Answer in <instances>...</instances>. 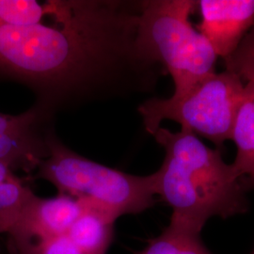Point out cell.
<instances>
[{
  "label": "cell",
  "instance_id": "cell-13",
  "mask_svg": "<svg viewBox=\"0 0 254 254\" xmlns=\"http://www.w3.org/2000/svg\"><path fill=\"white\" fill-rule=\"evenodd\" d=\"M13 254H84L65 236L51 237L9 236Z\"/></svg>",
  "mask_w": 254,
  "mask_h": 254
},
{
  "label": "cell",
  "instance_id": "cell-5",
  "mask_svg": "<svg viewBox=\"0 0 254 254\" xmlns=\"http://www.w3.org/2000/svg\"><path fill=\"white\" fill-rule=\"evenodd\" d=\"M245 85L230 71L210 73L187 91L170 98L153 97L138 107L148 133L154 135L165 120H172L218 147L231 139Z\"/></svg>",
  "mask_w": 254,
  "mask_h": 254
},
{
  "label": "cell",
  "instance_id": "cell-8",
  "mask_svg": "<svg viewBox=\"0 0 254 254\" xmlns=\"http://www.w3.org/2000/svg\"><path fill=\"white\" fill-rule=\"evenodd\" d=\"M83 212L80 200L59 193L52 198L35 195L29 201L9 236L51 237L68 234Z\"/></svg>",
  "mask_w": 254,
  "mask_h": 254
},
{
  "label": "cell",
  "instance_id": "cell-1",
  "mask_svg": "<svg viewBox=\"0 0 254 254\" xmlns=\"http://www.w3.org/2000/svg\"><path fill=\"white\" fill-rule=\"evenodd\" d=\"M141 1L57 0L45 20L0 26V79L26 86L56 116L154 89L162 67L137 46Z\"/></svg>",
  "mask_w": 254,
  "mask_h": 254
},
{
  "label": "cell",
  "instance_id": "cell-6",
  "mask_svg": "<svg viewBox=\"0 0 254 254\" xmlns=\"http://www.w3.org/2000/svg\"><path fill=\"white\" fill-rule=\"evenodd\" d=\"M54 115L37 105L18 115L0 113V161L31 173L49 156Z\"/></svg>",
  "mask_w": 254,
  "mask_h": 254
},
{
  "label": "cell",
  "instance_id": "cell-15",
  "mask_svg": "<svg viewBox=\"0 0 254 254\" xmlns=\"http://www.w3.org/2000/svg\"><path fill=\"white\" fill-rule=\"evenodd\" d=\"M254 254V251H253V253H252V254Z\"/></svg>",
  "mask_w": 254,
  "mask_h": 254
},
{
  "label": "cell",
  "instance_id": "cell-4",
  "mask_svg": "<svg viewBox=\"0 0 254 254\" xmlns=\"http://www.w3.org/2000/svg\"><path fill=\"white\" fill-rule=\"evenodd\" d=\"M192 0L141 1L137 46L146 60L172 75L174 94L187 91L215 72L218 55L192 26Z\"/></svg>",
  "mask_w": 254,
  "mask_h": 254
},
{
  "label": "cell",
  "instance_id": "cell-11",
  "mask_svg": "<svg viewBox=\"0 0 254 254\" xmlns=\"http://www.w3.org/2000/svg\"><path fill=\"white\" fill-rule=\"evenodd\" d=\"M34 196L30 187L0 161V235L14 228Z\"/></svg>",
  "mask_w": 254,
  "mask_h": 254
},
{
  "label": "cell",
  "instance_id": "cell-16",
  "mask_svg": "<svg viewBox=\"0 0 254 254\" xmlns=\"http://www.w3.org/2000/svg\"><path fill=\"white\" fill-rule=\"evenodd\" d=\"M11 254H12V253H11Z\"/></svg>",
  "mask_w": 254,
  "mask_h": 254
},
{
  "label": "cell",
  "instance_id": "cell-7",
  "mask_svg": "<svg viewBox=\"0 0 254 254\" xmlns=\"http://www.w3.org/2000/svg\"><path fill=\"white\" fill-rule=\"evenodd\" d=\"M197 29L224 60L238 48L254 27V0H200Z\"/></svg>",
  "mask_w": 254,
  "mask_h": 254
},
{
  "label": "cell",
  "instance_id": "cell-12",
  "mask_svg": "<svg viewBox=\"0 0 254 254\" xmlns=\"http://www.w3.org/2000/svg\"><path fill=\"white\" fill-rule=\"evenodd\" d=\"M136 254H213L203 244L200 234L168 225Z\"/></svg>",
  "mask_w": 254,
  "mask_h": 254
},
{
  "label": "cell",
  "instance_id": "cell-3",
  "mask_svg": "<svg viewBox=\"0 0 254 254\" xmlns=\"http://www.w3.org/2000/svg\"><path fill=\"white\" fill-rule=\"evenodd\" d=\"M48 146L49 156L40 164L36 177L50 182L59 193L83 200L116 220L155 204V173L133 175L92 161L64 145L55 130Z\"/></svg>",
  "mask_w": 254,
  "mask_h": 254
},
{
  "label": "cell",
  "instance_id": "cell-14",
  "mask_svg": "<svg viewBox=\"0 0 254 254\" xmlns=\"http://www.w3.org/2000/svg\"><path fill=\"white\" fill-rule=\"evenodd\" d=\"M224 62L226 70L236 73L241 79L250 80L254 77V27Z\"/></svg>",
  "mask_w": 254,
  "mask_h": 254
},
{
  "label": "cell",
  "instance_id": "cell-10",
  "mask_svg": "<svg viewBox=\"0 0 254 254\" xmlns=\"http://www.w3.org/2000/svg\"><path fill=\"white\" fill-rule=\"evenodd\" d=\"M80 202L83 212L67 236L84 254H107L113 240L116 220Z\"/></svg>",
  "mask_w": 254,
  "mask_h": 254
},
{
  "label": "cell",
  "instance_id": "cell-9",
  "mask_svg": "<svg viewBox=\"0 0 254 254\" xmlns=\"http://www.w3.org/2000/svg\"><path fill=\"white\" fill-rule=\"evenodd\" d=\"M231 140L236 146L233 168L248 191L254 190V77L248 80L236 112Z\"/></svg>",
  "mask_w": 254,
  "mask_h": 254
},
{
  "label": "cell",
  "instance_id": "cell-2",
  "mask_svg": "<svg viewBox=\"0 0 254 254\" xmlns=\"http://www.w3.org/2000/svg\"><path fill=\"white\" fill-rule=\"evenodd\" d=\"M153 136L165 150L154 173L156 195L173 209L170 225L200 234L210 218L249 211L248 190L218 150L185 129L173 132L160 127Z\"/></svg>",
  "mask_w": 254,
  "mask_h": 254
}]
</instances>
